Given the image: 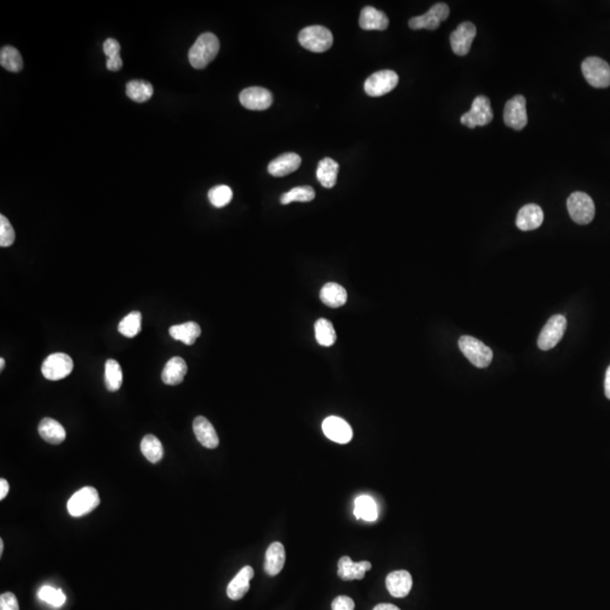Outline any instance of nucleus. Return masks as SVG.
I'll use <instances>...</instances> for the list:
<instances>
[{"mask_svg": "<svg viewBox=\"0 0 610 610\" xmlns=\"http://www.w3.org/2000/svg\"><path fill=\"white\" fill-rule=\"evenodd\" d=\"M526 101L524 96L515 95L508 99L504 108L503 119L508 127L515 131H522L528 124V115L526 108Z\"/></svg>", "mask_w": 610, "mask_h": 610, "instance_id": "nucleus-12", "label": "nucleus"}, {"mask_svg": "<svg viewBox=\"0 0 610 610\" xmlns=\"http://www.w3.org/2000/svg\"><path fill=\"white\" fill-rule=\"evenodd\" d=\"M5 364H6V363H5V359L1 357V359H0V371H3V370L5 369Z\"/></svg>", "mask_w": 610, "mask_h": 610, "instance_id": "nucleus-47", "label": "nucleus"}, {"mask_svg": "<svg viewBox=\"0 0 610 610\" xmlns=\"http://www.w3.org/2000/svg\"><path fill=\"white\" fill-rule=\"evenodd\" d=\"M239 99L242 106L254 111L267 110L273 104V95L263 87L245 88L240 93Z\"/></svg>", "mask_w": 610, "mask_h": 610, "instance_id": "nucleus-13", "label": "nucleus"}, {"mask_svg": "<svg viewBox=\"0 0 610 610\" xmlns=\"http://www.w3.org/2000/svg\"><path fill=\"white\" fill-rule=\"evenodd\" d=\"M0 610H19V601L12 592L0 595Z\"/></svg>", "mask_w": 610, "mask_h": 610, "instance_id": "nucleus-40", "label": "nucleus"}, {"mask_svg": "<svg viewBox=\"0 0 610 610\" xmlns=\"http://www.w3.org/2000/svg\"><path fill=\"white\" fill-rule=\"evenodd\" d=\"M493 110L490 106V101L488 97L484 95H478L473 102L470 110L462 115L461 124L466 127L474 129L476 127H483L492 122Z\"/></svg>", "mask_w": 610, "mask_h": 610, "instance_id": "nucleus-7", "label": "nucleus"}, {"mask_svg": "<svg viewBox=\"0 0 610 610\" xmlns=\"http://www.w3.org/2000/svg\"><path fill=\"white\" fill-rule=\"evenodd\" d=\"M566 327L567 321L565 316L562 314L551 316L539 334L538 347L542 350L554 348L562 341Z\"/></svg>", "mask_w": 610, "mask_h": 610, "instance_id": "nucleus-9", "label": "nucleus"}, {"mask_svg": "<svg viewBox=\"0 0 610 610\" xmlns=\"http://www.w3.org/2000/svg\"><path fill=\"white\" fill-rule=\"evenodd\" d=\"M316 198V191L310 186H302L293 188L291 191L286 192L280 197L282 204H289L292 202H309Z\"/></svg>", "mask_w": 610, "mask_h": 610, "instance_id": "nucleus-36", "label": "nucleus"}, {"mask_svg": "<svg viewBox=\"0 0 610 610\" xmlns=\"http://www.w3.org/2000/svg\"><path fill=\"white\" fill-rule=\"evenodd\" d=\"M3 539H0V555H3Z\"/></svg>", "mask_w": 610, "mask_h": 610, "instance_id": "nucleus-48", "label": "nucleus"}, {"mask_svg": "<svg viewBox=\"0 0 610 610\" xmlns=\"http://www.w3.org/2000/svg\"><path fill=\"white\" fill-rule=\"evenodd\" d=\"M119 332L124 337H136L142 330V313L133 311L124 316L119 323Z\"/></svg>", "mask_w": 610, "mask_h": 610, "instance_id": "nucleus-35", "label": "nucleus"}, {"mask_svg": "<svg viewBox=\"0 0 610 610\" xmlns=\"http://www.w3.org/2000/svg\"><path fill=\"white\" fill-rule=\"evenodd\" d=\"M604 394L610 399V366L606 372V378H604Z\"/></svg>", "mask_w": 610, "mask_h": 610, "instance_id": "nucleus-45", "label": "nucleus"}, {"mask_svg": "<svg viewBox=\"0 0 610 610\" xmlns=\"http://www.w3.org/2000/svg\"><path fill=\"white\" fill-rule=\"evenodd\" d=\"M188 372L186 361L179 356H174L165 364L162 372V381L168 385H178L183 381Z\"/></svg>", "mask_w": 610, "mask_h": 610, "instance_id": "nucleus-24", "label": "nucleus"}, {"mask_svg": "<svg viewBox=\"0 0 610 610\" xmlns=\"http://www.w3.org/2000/svg\"><path fill=\"white\" fill-rule=\"evenodd\" d=\"M169 332L171 337L175 341H182L183 344L190 346L195 344L197 338L202 335V328L198 323L189 321L182 325H172Z\"/></svg>", "mask_w": 610, "mask_h": 610, "instance_id": "nucleus-27", "label": "nucleus"}, {"mask_svg": "<svg viewBox=\"0 0 610 610\" xmlns=\"http://www.w3.org/2000/svg\"><path fill=\"white\" fill-rule=\"evenodd\" d=\"M450 15V8L446 3H435L431 10L424 15L416 16L409 19V28L412 30H437L441 23L444 22Z\"/></svg>", "mask_w": 610, "mask_h": 610, "instance_id": "nucleus-11", "label": "nucleus"}, {"mask_svg": "<svg viewBox=\"0 0 610 610\" xmlns=\"http://www.w3.org/2000/svg\"><path fill=\"white\" fill-rule=\"evenodd\" d=\"M0 65L8 72L19 73L23 69V58L14 47H3L0 51Z\"/></svg>", "mask_w": 610, "mask_h": 610, "instance_id": "nucleus-33", "label": "nucleus"}, {"mask_svg": "<svg viewBox=\"0 0 610 610\" xmlns=\"http://www.w3.org/2000/svg\"><path fill=\"white\" fill-rule=\"evenodd\" d=\"M8 492H10V485H8V482H7L6 479L1 478V479H0V499H1V501L6 497Z\"/></svg>", "mask_w": 610, "mask_h": 610, "instance_id": "nucleus-44", "label": "nucleus"}, {"mask_svg": "<svg viewBox=\"0 0 610 610\" xmlns=\"http://www.w3.org/2000/svg\"><path fill=\"white\" fill-rule=\"evenodd\" d=\"M220 51V40L216 35L209 32L202 33L190 48L188 58L192 67L204 69L216 58Z\"/></svg>", "mask_w": 610, "mask_h": 610, "instance_id": "nucleus-1", "label": "nucleus"}, {"mask_svg": "<svg viewBox=\"0 0 610 610\" xmlns=\"http://www.w3.org/2000/svg\"><path fill=\"white\" fill-rule=\"evenodd\" d=\"M323 431L329 440L339 444H346L353 439V430L350 425L337 416H330L323 421Z\"/></svg>", "mask_w": 610, "mask_h": 610, "instance_id": "nucleus-15", "label": "nucleus"}, {"mask_svg": "<svg viewBox=\"0 0 610 610\" xmlns=\"http://www.w3.org/2000/svg\"><path fill=\"white\" fill-rule=\"evenodd\" d=\"M373 610H400L399 608L391 604H380L375 606Z\"/></svg>", "mask_w": 610, "mask_h": 610, "instance_id": "nucleus-46", "label": "nucleus"}, {"mask_svg": "<svg viewBox=\"0 0 610 610\" xmlns=\"http://www.w3.org/2000/svg\"><path fill=\"white\" fill-rule=\"evenodd\" d=\"M73 369H74V362L72 357L64 353L51 354L44 359L41 368L44 378L51 381H58L65 379L72 373Z\"/></svg>", "mask_w": 610, "mask_h": 610, "instance_id": "nucleus-8", "label": "nucleus"}, {"mask_svg": "<svg viewBox=\"0 0 610 610\" xmlns=\"http://www.w3.org/2000/svg\"><path fill=\"white\" fill-rule=\"evenodd\" d=\"M285 564V549L280 542H273L266 551L265 572L269 576L280 573Z\"/></svg>", "mask_w": 610, "mask_h": 610, "instance_id": "nucleus-23", "label": "nucleus"}, {"mask_svg": "<svg viewBox=\"0 0 610 610\" xmlns=\"http://www.w3.org/2000/svg\"><path fill=\"white\" fill-rule=\"evenodd\" d=\"M254 575L251 566H245L236 574L227 587V597L232 600H241L250 590V581Z\"/></svg>", "mask_w": 610, "mask_h": 610, "instance_id": "nucleus-22", "label": "nucleus"}, {"mask_svg": "<svg viewBox=\"0 0 610 610\" xmlns=\"http://www.w3.org/2000/svg\"><path fill=\"white\" fill-rule=\"evenodd\" d=\"M14 242H15V231L10 225L8 218L0 215V247L7 248Z\"/></svg>", "mask_w": 610, "mask_h": 610, "instance_id": "nucleus-39", "label": "nucleus"}, {"mask_svg": "<svg viewBox=\"0 0 610 610\" xmlns=\"http://www.w3.org/2000/svg\"><path fill=\"white\" fill-rule=\"evenodd\" d=\"M567 209L576 224L587 225L595 218V202L584 192H573L567 199Z\"/></svg>", "mask_w": 610, "mask_h": 610, "instance_id": "nucleus-4", "label": "nucleus"}, {"mask_svg": "<svg viewBox=\"0 0 610 610\" xmlns=\"http://www.w3.org/2000/svg\"><path fill=\"white\" fill-rule=\"evenodd\" d=\"M332 610H354L355 604L354 600L347 595H338L335 600L332 601Z\"/></svg>", "mask_w": 610, "mask_h": 610, "instance_id": "nucleus-42", "label": "nucleus"}, {"mask_svg": "<svg viewBox=\"0 0 610 610\" xmlns=\"http://www.w3.org/2000/svg\"><path fill=\"white\" fill-rule=\"evenodd\" d=\"M154 93L152 84L145 81H131L126 85V94L137 103L149 101Z\"/></svg>", "mask_w": 610, "mask_h": 610, "instance_id": "nucleus-31", "label": "nucleus"}, {"mask_svg": "<svg viewBox=\"0 0 610 610\" xmlns=\"http://www.w3.org/2000/svg\"><path fill=\"white\" fill-rule=\"evenodd\" d=\"M104 382L108 391L115 392L120 389L124 382V374L120 364L115 359H108L104 372Z\"/></svg>", "mask_w": 610, "mask_h": 610, "instance_id": "nucleus-32", "label": "nucleus"}, {"mask_svg": "<svg viewBox=\"0 0 610 610\" xmlns=\"http://www.w3.org/2000/svg\"><path fill=\"white\" fill-rule=\"evenodd\" d=\"M192 428L197 440L202 446L207 449H216L220 444V439L211 421L204 416H198L193 421Z\"/></svg>", "mask_w": 610, "mask_h": 610, "instance_id": "nucleus-17", "label": "nucleus"}, {"mask_svg": "<svg viewBox=\"0 0 610 610\" xmlns=\"http://www.w3.org/2000/svg\"><path fill=\"white\" fill-rule=\"evenodd\" d=\"M354 515L356 519L373 522L378 519V506L374 499L369 495H361L355 499Z\"/></svg>", "mask_w": 610, "mask_h": 610, "instance_id": "nucleus-29", "label": "nucleus"}, {"mask_svg": "<svg viewBox=\"0 0 610 610\" xmlns=\"http://www.w3.org/2000/svg\"><path fill=\"white\" fill-rule=\"evenodd\" d=\"M476 33L477 28L473 23L464 22L459 25L450 37V44L453 53L458 56H466L469 53Z\"/></svg>", "mask_w": 610, "mask_h": 610, "instance_id": "nucleus-14", "label": "nucleus"}, {"mask_svg": "<svg viewBox=\"0 0 610 610\" xmlns=\"http://www.w3.org/2000/svg\"><path fill=\"white\" fill-rule=\"evenodd\" d=\"M208 199L216 208L225 207L232 202L233 191L229 186H216L208 192Z\"/></svg>", "mask_w": 610, "mask_h": 610, "instance_id": "nucleus-37", "label": "nucleus"}, {"mask_svg": "<svg viewBox=\"0 0 610 610\" xmlns=\"http://www.w3.org/2000/svg\"><path fill=\"white\" fill-rule=\"evenodd\" d=\"M40 600L51 604L53 607L59 608L66 602V595L61 589L53 588V587L44 586L37 592Z\"/></svg>", "mask_w": 610, "mask_h": 610, "instance_id": "nucleus-38", "label": "nucleus"}, {"mask_svg": "<svg viewBox=\"0 0 610 610\" xmlns=\"http://www.w3.org/2000/svg\"><path fill=\"white\" fill-rule=\"evenodd\" d=\"M359 26L366 31H384L389 26V19L374 7H364L359 16Z\"/></svg>", "mask_w": 610, "mask_h": 610, "instance_id": "nucleus-21", "label": "nucleus"}, {"mask_svg": "<svg viewBox=\"0 0 610 610\" xmlns=\"http://www.w3.org/2000/svg\"><path fill=\"white\" fill-rule=\"evenodd\" d=\"M99 504V496L94 487H83L75 493L67 503L69 515L74 517H84L95 510Z\"/></svg>", "mask_w": 610, "mask_h": 610, "instance_id": "nucleus-5", "label": "nucleus"}, {"mask_svg": "<svg viewBox=\"0 0 610 610\" xmlns=\"http://www.w3.org/2000/svg\"><path fill=\"white\" fill-rule=\"evenodd\" d=\"M298 42L304 49L311 53H325L332 48L334 37L328 28L321 25H313L303 28L298 35Z\"/></svg>", "mask_w": 610, "mask_h": 610, "instance_id": "nucleus-2", "label": "nucleus"}, {"mask_svg": "<svg viewBox=\"0 0 610 610\" xmlns=\"http://www.w3.org/2000/svg\"><path fill=\"white\" fill-rule=\"evenodd\" d=\"M544 211L536 204H528L521 208L517 216V227L521 231H533L542 227Z\"/></svg>", "mask_w": 610, "mask_h": 610, "instance_id": "nucleus-18", "label": "nucleus"}, {"mask_svg": "<svg viewBox=\"0 0 610 610\" xmlns=\"http://www.w3.org/2000/svg\"><path fill=\"white\" fill-rule=\"evenodd\" d=\"M122 65H124V62H122L120 56L106 59V68H108L110 72H118V70H120V69L122 68Z\"/></svg>", "mask_w": 610, "mask_h": 610, "instance_id": "nucleus-43", "label": "nucleus"}, {"mask_svg": "<svg viewBox=\"0 0 610 610\" xmlns=\"http://www.w3.org/2000/svg\"><path fill=\"white\" fill-rule=\"evenodd\" d=\"M316 330V339L318 344L325 347H330L335 344L337 335L332 323L327 319H319L314 325Z\"/></svg>", "mask_w": 610, "mask_h": 610, "instance_id": "nucleus-34", "label": "nucleus"}, {"mask_svg": "<svg viewBox=\"0 0 610 610\" xmlns=\"http://www.w3.org/2000/svg\"><path fill=\"white\" fill-rule=\"evenodd\" d=\"M140 450H142L144 457L152 464H158L161 461L163 455H164V450H163L161 441L152 434H149L144 437L143 441L140 443Z\"/></svg>", "mask_w": 610, "mask_h": 610, "instance_id": "nucleus-30", "label": "nucleus"}, {"mask_svg": "<svg viewBox=\"0 0 610 610\" xmlns=\"http://www.w3.org/2000/svg\"><path fill=\"white\" fill-rule=\"evenodd\" d=\"M120 44L115 39H106L103 44V53L108 59L120 56Z\"/></svg>", "mask_w": 610, "mask_h": 610, "instance_id": "nucleus-41", "label": "nucleus"}, {"mask_svg": "<svg viewBox=\"0 0 610 610\" xmlns=\"http://www.w3.org/2000/svg\"><path fill=\"white\" fill-rule=\"evenodd\" d=\"M339 164L332 158H323L316 169V179L325 188H334L337 182Z\"/></svg>", "mask_w": 610, "mask_h": 610, "instance_id": "nucleus-28", "label": "nucleus"}, {"mask_svg": "<svg viewBox=\"0 0 610 610\" xmlns=\"http://www.w3.org/2000/svg\"><path fill=\"white\" fill-rule=\"evenodd\" d=\"M301 163H302V160H301L300 155L295 154V153H286V154H283V155L276 158L274 161L270 162L268 165V172L273 177H286L288 174L298 171Z\"/></svg>", "mask_w": 610, "mask_h": 610, "instance_id": "nucleus-19", "label": "nucleus"}, {"mask_svg": "<svg viewBox=\"0 0 610 610\" xmlns=\"http://www.w3.org/2000/svg\"><path fill=\"white\" fill-rule=\"evenodd\" d=\"M399 77L394 70H380L372 74L365 81L364 90L368 95L378 97L385 95L396 88Z\"/></svg>", "mask_w": 610, "mask_h": 610, "instance_id": "nucleus-10", "label": "nucleus"}, {"mask_svg": "<svg viewBox=\"0 0 610 610\" xmlns=\"http://www.w3.org/2000/svg\"><path fill=\"white\" fill-rule=\"evenodd\" d=\"M371 563L368 561L354 563L350 557L344 556L338 562V576L344 581H353V580H363L366 572L371 570Z\"/></svg>", "mask_w": 610, "mask_h": 610, "instance_id": "nucleus-20", "label": "nucleus"}, {"mask_svg": "<svg viewBox=\"0 0 610 610\" xmlns=\"http://www.w3.org/2000/svg\"><path fill=\"white\" fill-rule=\"evenodd\" d=\"M39 434L50 444H60L66 439V431L59 421L53 419H44L39 424Z\"/></svg>", "mask_w": 610, "mask_h": 610, "instance_id": "nucleus-25", "label": "nucleus"}, {"mask_svg": "<svg viewBox=\"0 0 610 610\" xmlns=\"http://www.w3.org/2000/svg\"><path fill=\"white\" fill-rule=\"evenodd\" d=\"M320 298L325 305L330 307H341L347 302V291L336 283L325 284L320 291Z\"/></svg>", "mask_w": 610, "mask_h": 610, "instance_id": "nucleus-26", "label": "nucleus"}, {"mask_svg": "<svg viewBox=\"0 0 610 610\" xmlns=\"http://www.w3.org/2000/svg\"><path fill=\"white\" fill-rule=\"evenodd\" d=\"M583 76L592 87L606 88L610 86V66L598 57H589L582 62Z\"/></svg>", "mask_w": 610, "mask_h": 610, "instance_id": "nucleus-6", "label": "nucleus"}, {"mask_svg": "<svg viewBox=\"0 0 610 610\" xmlns=\"http://www.w3.org/2000/svg\"><path fill=\"white\" fill-rule=\"evenodd\" d=\"M458 345L466 359L478 369H485L492 363L493 350L477 338L462 336Z\"/></svg>", "mask_w": 610, "mask_h": 610, "instance_id": "nucleus-3", "label": "nucleus"}, {"mask_svg": "<svg viewBox=\"0 0 610 610\" xmlns=\"http://www.w3.org/2000/svg\"><path fill=\"white\" fill-rule=\"evenodd\" d=\"M385 586L388 591L394 598H403L408 595L412 588V578L407 571H394L387 576Z\"/></svg>", "mask_w": 610, "mask_h": 610, "instance_id": "nucleus-16", "label": "nucleus"}]
</instances>
